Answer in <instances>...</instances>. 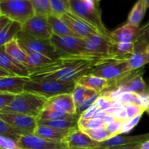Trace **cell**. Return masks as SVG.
<instances>
[{
	"label": "cell",
	"instance_id": "6da1fadb",
	"mask_svg": "<svg viewBox=\"0 0 149 149\" xmlns=\"http://www.w3.org/2000/svg\"><path fill=\"white\" fill-rule=\"evenodd\" d=\"M108 58L86 55L61 57L51 63L30 70L31 79L55 80L77 82L83 76L90 74L95 67Z\"/></svg>",
	"mask_w": 149,
	"mask_h": 149
},
{
	"label": "cell",
	"instance_id": "7a4b0ae2",
	"mask_svg": "<svg viewBox=\"0 0 149 149\" xmlns=\"http://www.w3.org/2000/svg\"><path fill=\"white\" fill-rule=\"evenodd\" d=\"M47 98L35 93L25 91L16 95L14 101L0 110V113H18L38 118L45 109Z\"/></svg>",
	"mask_w": 149,
	"mask_h": 149
},
{
	"label": "cell",
	"instance_id": "3957f363",
	"mask_svg": "<svg viewBox=\"0 0 149 149\" xmlns=\"http://www.w3.org/2000/svg\"><path fill=\"white\" fill-rule=\"evenodd\" d=\"M76 81L62 82L55 80L29 79L25 86V91L35 93L49 99L62 94H72Z\"/></svg>",
	"mask_w": 149,
	"mask_h": 149
},
{
	"label": "cell",
	"instance_id": "277c9868",
	"mask_svg": "<svg viewBox=\"0 0 149 149\" xmlns=\"http://www.w3.org/2000/svg\"><path fill=\"white\" fill-rule=\"evenodd\" d=\"M132 71L134 70L130 68L127 60L108 58L96 65L90 74L107 80L111 86L116 81L123 78Z\"/></svg>",
	"mask_w": 149,
	"mask_h": 149
},
{
	"label": "cell",
	"instance_id": "5b68a950",
	"mask_svg": "<svg viewBox=\"0 0 149 149\" xmlns=\"http://www.w3.org/2000/svg\"><path fill=\"white\" fill-rule=\"evenodd\" d=\"M0 15L23 25L35 13L30 0H0Z\"/></svg>",
	"mask_w": 149,
	"mask_h": 149
},
{
	"label": "cell",
	"instance_id": "8992f818",
	"mask_svg": "<svg viewBox=\"0 0 149 149\" xmlns=\"http://www.w3.org/2000/svg\"><path fill=\"white\" fill-rule=\"evenodd\" d=\"M69 11L78 17H81L97 29L103 36L109 38L110 32L103 24L101 18V11L100 7L97 9H90L82 0H68Z\"/></svg>",
	"mask_w": 149,
	"mask_h": 149
},
{
	"label": "cell",
	"instance_id": "52a82bcc",
	"mask_svg": "<svg viewBox=\"0 0 149 149\" xmlns=\"http://www.w3.org/2000/svg\"><path fill=\"white\" fill-rule=\"evenodd\" d=\"M15 39H17L25 50L39 52L53 61H56L60 58L50 39H39L31 36L23 31L19 32Z\"/></svg>",
	"mask_w": 149,
	"mask_h": 149
},
{
	"label": "cell",
	"instance_id": "ba28073f",
	"mask_svg": "<svg viewBox=\"0 0 149 149\" xmlns=\"http://www.w3.org/2000/svg\"><path fill=\"white\" fill-rule=\"evenodd\" d=\"M145 70L143 68L134 70L127 76L112 84L110 88L122 92H129L141 95L149 93L148 84L143 78ZM108 90V89H107Z\"/></svg>",
	"mask_w": 149,
	"mask_h": 149
},
{
	"label": "cell",
	"instance_id": "9c48e42d",
	"mask_svg": "<svg viewBox=\"0 0 149 149\" xmlns=\"http://www.w3.org/2000/svg\"><path fill=\"white\" fill-rule=\"evenodd\" d=\"M50 41L60 58L84 55V39L53 34Z\"/></svg>",
	"mask_w": 149,
	"mask_h": 149
},
{
	"label": "cell",
	"instance_id": "30bf717a",
	"mask_svg": "<svg viewBox=\"0 0 149 149\" xmlns=\"http://www.w3.org/2000/svg\"><path fill=\"white\" fill-rule=\"evenodd\" d=\"M113 45L111 39L103 35H94L84 39V55L98 58H111Z\"/></svg>",
	"mask_w": 149,
	"mask_h": 149
},
{
	"label": "cell",
	"instance_id": "8fae6325",
	"mask_svg": "<svg viewBox=\"0 0 149 149\" xmlns=\"http://www.w3.org/2000/svg\"><path fill=\"white\" fill-rule=\"evenodd\" d=\"M59 17L81 39H87L94 35H102L97 29L71 11L64 13Z\"/></svg>",
	"mask_w": 149,
	"mask_h": 149
},
{
	"label": "cell",
	"instance_id": "7c38bea8",
	"mask_svg": "<svg viewBox=\"0 0 149 149\" xmlns=\"http://www.w3.org/2000/svg\"><path fill=\"white\" fill-rule=\"evenodd\" d=\"M22 31L31 36L42 39L49 40L53 35L47 17L36 15L23 25Z\"/></svg>",
	"mask_w": 149,
	"mask_h": 149
},
{
	"label": "cell",
	"instance_id": "4fadbf2b",
	"mask_svg": "<svg viewBox=\"0 0 149 149\" xmlns=\"http://www.w3.org/2000/svg\"><path fill=\"white\" fill-rule=\"evenodd\" d=\"M17 143L22 149H67L62 141L45 139L34 134L22 135Z\"/></svg>",
	"mask_w": 149,
	"mask_h": 149
},
{
	"label": "cell",
	"instance_id": "5bb4252c",
	"mask_svg": "<svg viewBox=\"0 0 149 149\" xmlns=\"http://www.w3.org/2000/svg\"><path fill=\"white\" fill-rule=\"evenodd\" d=\"M0 119L16 127L26 134H33L38 126V119L34 116L18 113H0Z\"/></svg>",
	"mask_w": 149,
	"mask_h": 149
},
{
	"label": "cell",
	"instance_id": "9a60e30c",
	"mask_svg": "<svg viewBox=\"0 0 149 149\" xmlns=\"http://www.w3.org/2000/svg\"><path fill=\"white\" fill-rule=\"evenodd\" d=\"M67 149H90L99 147V143L93 141L79 128L73 130L63 141Z\"/></svg>",
	"mask_w": 149,
	"mask_h": 149
},
{
	"label": "cell",
	"instance_id": "2e32d148",
	"mask_svg": "<svg viewBox=\"0 0 149 149\" xmlns=\"http://www.w3.org/2000/svg\"><path fill=\"white\" fill-rule=\"evenodd\" d=\"M45 109L70 114H77V106L72 94H62L47 99Z\"/></svg>",
	"mask_w": 149,
	"mask_h": 149
},
{
	"label": "cell",
	"instance_id": "e0dca14e",
	"mask_svg": "<svg viewBox=\"0 0 149 149\" xmlns=\"http://www.w3.org/2000/svg\"><path fill=\"white\" fill-rule=\"evenodd\" d=\"M141 28L127 23L116 30L110 32L109 37L113 43H132L138 42Z\"/></svg>",
	"mask_w": 149,
	"mask_h": 149
},
{
	"label": "cell",
	"instance_id": "ac0fdd59",
	"mask_svg": "<svg viewBox=\"0 0 149 149\" xmlns=\"http://www.w3.org/2000/svg\"><path fill=\"white\" fill-rule=\"evenodd\" d=\"M0 67L4 68L14 77L30 78L29 68L10 58L5 52L3 47H0Z\"/></svg>",
	"mask_w": 149,
	"mask_h": 149
},
{
	"label": "cell",
	"instance_id": "d6986e66",
	"mask_svg": "<svg viewBox=\"0 0 149 149\" xmlns=\"http://www.w3.org/2000/svg\"><path fill=\"white\" fill-rule=\"evenodd\" d=\"M127 61L132 70L143 68L149 63V42H136L133 52Z\"/></svg>",
	"mask_w": 149,
	"mask_h": 149
},
{
	"label": "cell",
	"instance_id": "ffe728a7",
	"mask_svg": "<svg viewBox=\"0 0 149 149\" xmlns=\"http://www.w3.org/2000/svg\"><path fill=\"white\" fill-rule=\"evenodd\" d=\"M148 140L149 133L138 135H129V136H123V135H118L110 138L108 141L99 143L98 148L106 149L110 148V147L117 146L143 144Z\"/></svg>",
	"mask_w": 149,
	"mask_h": 149
},
{
	"label": "cell",
	"instance_id": "44dd1931",
	"mask_svg": "<svg viewBox=\"0 0 149 149\" xmlns=\"http://www.w3.org/2000/svg\"><path fill=\"white\" fill-rule=\"evenodd\" d=\"M30 78L21 77H10L0 78V92L20 95L25 92V86Z\"/></svg>",
	"mask_w": 149,
	"mask_h": 149
},
{
	"label": "cell",
	"instance_id": "7402d4cb",
	"mask_svg": "<svg viewBox=\"0 0 149 149\" xmlns=\"http://www.w3.org/2000/svg\"><path fill=\"white\" fill-rule=\"evenodd\" d=\"M77 83L94 90L98 94H102L111 86L110 82L107 80L91 74L83 76L77 81Z\"/></svg>",
	"mask_w": 149,
	"mask_h": 149
},
{
	"label": "cell",
	"instance_id": "603a6c76",
	"mask_svg": "<svg viewBox=\"0 0 149 149\" xmlns=\"http://www.w3.org/2000/svg\"><path fill=\"white\" fill-rule=\"evenodd\" d=\"M71 131L60 130L55 129V128L47 126V125L38 124L37 127L35 130V132L33 134L37 135V136L41 137V138H45V139L55 141H62L63 142L64 138L67 136V135Z\"/></svg>",
	"mask_w": 149,
	"mask_h": 149
},
{
	"label": "cell",
	"instance_id": "cb8c5ba5",
	"mask_svg": "<svg viewBox=\"0 0 149 149\" xmlns=\"http://www.w3.org/2000/svg\"><path fill=\"white\" fill-rule=\"evenodd\" d=\"M4 47L6 53L13 58L15 61L23 64L27 66V54L25 52L24 49L21 47L17 39H13L10 42L1 46Z\"/></svg>",
	"mask_w": 149,
	"mask_h": 149
},
{
	"label": "cell",
	"instance_id": "d4e9b609",
	"mask_svg": "<svg viewBox=\"0 0 149 149\" xmlns=\"http://www.w3.org/2000/svg\"><path fill=\"white\" fill-rule=\"evenodd\" d=\"M22 29L23 25L10 20L4 27L0 29V47L15 39Z\"/></svg>",
	"mask_w": 149,
	"mask_h": 149
},
{
	"label": "cell",
	"instance_id": "484cf974",
	"mask_svg": "<svg viewBox=\"0 0 149 149\" xmlns=\"http://www.w3.org/2000/svg\"><path fill=\"white\" fill-rule=\"evenodd\" d=\"M48 22L52 29V33L58 36H69L79 37L59 17L54 15H50L47 17Z\"/></svg>",
	"mask_w": 149,
	"mask_h": 149
},
{
	"label": "cell",
	"instance_id": "4316f807",
	"mask_svg": "<svg viewBox=\"0 0 149 149\" xmlns=\"http://www.w3.org/2000/svg\"><path fill=\"white\" fill-rule=\"evenodd\" d=\"M134 47L135 44L132 43H113L111 57L113 59L128 61L133 52Z\"/></svg>",
	"mask_w": 149,
	"mask_h": 149
},
{
	"label": "cell",
	"instance_id": "83f0119b",
	"mask_svg": "<svg viewBox=\"0 0 149 149\" xmlns=\"http://www.w3.org/2000/svg\"><path fill=\"white\" fill-rule=\"evenodd\" d=\"M147 6L143 0H138L134 4L128 15L127 23L134 26L139 27L140 23L142 21L146 13Z\"/></svg>",
	"mask_w": 149,
	"mask_h": 149
},
{
	"label": "cell",
	"instance_id": "f1b7e54d",
	"mask_svg": "<svg viewBox=\"0 0 149 149\" xmlns=\"http://www.w3.org/2000/svg\"><path fill=\"white\" fill-rule=\"evenodd\" d=\"M79 116L77 114H70L63 112L57 111L49 109H45L39 117L38 120H60V119H66V120H79Z\"/></svg>",
	"mask_w": 149,
	"mask_h": 149
},
{
	"label": "cell",
	"instance_id": "f546056e",
	"mask_svg": "<svg viewBox=\"0 0 149 149\" xmlns=\"http://www.w3.org/2000/svg\"><path fill=\"white\" fill-rule=\"evenodd\" d=\"M98 94L94 90L89 89L84 86L76 83L75 88L72 93L73 97H74V102H75L77 109L79 106H81L84 101H86L88 99L91 98L95 95Z\"/></svg>",
	"mask_w": 149,
	"mask_h": 149
},
{
	"label": "cell",
	"instance_id": "4dcf8cb0",
	"mask_svg": "<svg viewBox=\"0 0 149 149\" xmlns=\"http://www.w3.org/2000/svg\"><path fill=\"white\" fill-rule=\"evenodd\" d=\"M79 120H66V119H60V120H38L39 125H47L60 130L71 131L79 128Z\"/></svg>",
	"mask_w": 149,
	"mask_h": 149
},
{
	"label": "cell",
	"instance_id": "1f68e13d",
	"mask_svg": "<svg viewBox=\"0 0 149 149\" xmlns=\"http://www.w3.org/2000/svg\"><path fill=\"white\" fill-rule=\"evenodd\" d=\"M25 52L27 54V66L29 70L47 65L54 61L53 60L39 52L26 50H25Z\"/></svg>",
	"mask_w": 149,
	"mask_h": 149
},
{
	"label": "cell",
	"instance_id": "d6a6232c",
	"mask_svg": "<svg viewBox=\"0 0 149 149\" xmlns=\"http://www.w3.org/2000/svg\"><path fill=\"white\" fill-rule=\"evenodd\" d=\"M23 135H27V134L19 128L0 119V135L7 137L17 142L19 138Z\"/></svg>",
	"mask_w": 149,
	"mask_h": 149
},
{
	"label": "cell",
	"instance_id": "836d02e7",
	"mask_svg": "<svg viewBox=\"0 0 149 149\" xmlns=\"http://www.w3.org/2000/svg\"><path fill=\"white\" fill-rule=\"evenodd\" d=\"M36 15L48 17L52 15L50 0H30Z\"/></svg>",
	"mask_w": 149,
	"mask_h": 149
},
{
	"label": "cell",
	"instance_id": "e575fe53",
	"mask_svg": "<svg viewBox=\"0 0 149 149\" xmlns=\"http://www.w3.org/2000/svg\"><path fill=\"white\" fill-rule=\"evenodd\" d=\"M108 125L103 119H81L78 122V127L80 130H97L106 128Z\"/></svg>",
	"mask_w": 149,
	"mask_h": 149
},
{
	"label": "cell",
	"instance_id": "d590c367",
	"mask_svg": "<svg viewBox=\"0 0 149 149\" xmlns=\"http://www.w3.org/2000/svg\"><path fill=\"white\" fill-rule=\"evenodd\" d=\"M83 132H85L90 138L96 142L101 143L108 141L110 138H113V135L108 131L106 128L97 130H83Z\"/></svg>",
	"mask_w": 149,
	"mask_h": 149
},
{
	"label": "cell",
	"instance_id": "8d00e7d4",
	"mask_svg": "<svg viewBox=\"0 0 149 149\" xmlns=\"http://www.w3.org/2000/svg\"><path fill=\"white\" fill-rule=\"evenodd\" d=\"M50 4L52 15L58 17L69 11L68 1L65 0H50Z\"/></svg>",
	"mask_w": 149,
	"mask_h": 149
},
{
	"label": "cell",
	"instance_id": "74e56055",
	"mask_svg": "<svg viewBox=\"0 0 149 149\" xmlns=\"http://www.w3.org/2000/svg\"><path fill=\"white\" fill-rule=\"evenodd\" d=\"M123 106L125 107V111H126L127 119H132V118L140 116V115H143V113L146 111L143 108L137 106V105L125 104Z\"/></svg>",
	"mask_w": 149,
	"mask_h": 149
},
{
	"label": "cell",
	"instance_id": "f35d334b",
	"mask_svg": "<svg viewBox=\"0 0 149 149\" xmlns=\"http://www.w3.org/2000/svg\"><path fill=\"white\" fill-rule=\"evenodd\" d=\"M141 116H142V115H140V116H135L132 119L124 120L122 125V129H121V134L127 133V132H130L138 125L140 119H141Z\"/></svg>",
	"mask_w": 149,
	"mask_h": 149
},
{
	"label": "cell",
	"instance_id": "ab89813d",
	"mask_svg": "<svg viewBox=\"0 0 149 149\" xmlns=\"http://www.w3.org/2000/svg\"><path fill=\"white\" fill-rule=\"evenodd\" d=\"M100 96V94H97L93 96V97H92L91 98L88 99L86 101H84L81 106H79L77 109V114L80 117L86 111L88 110L91 106H93L95 103V102L97 101V100L99 98Z\"/></svg>",
	"mask_w": 149,
	"mask_h": 149
},
{
	"label": "cell",
	"instance_id": "60d3db41",
	"mask_svg": "<svg viewBox=\"0 0 149 149\" xmlns=\"http://www.w3.org/2000/svg\"><path fill=\"white\" fill-rule=\"evenodd\" d=\"M0 149H22L17 142L7 137L0 135Z\"/></svg>",
	"mask_w": 149,
	"mask_h": 149
},
{
	"label": "cell",
	"instance_id": "b9f144b4",
	"mask_svg": "<svg viewBox=\"0 0 149 149\" xmlns=\"http://www.w3.org/2000/svg\"><path fill=\"white\" fill-rule=\"evenodd\" d=\"M15 95L0 92V110L8 107L15 98Z\"/></svg>",
	"mask_w": 149,
	"mask_h": 149
},
{
	"label": "cell",
	"instance_id": "7bdbcfd3",
	"mask_svg": "<svg viewBox=\"0 0 149 149\" xmlns=\"http://www.w3.org/2000/svg\"><path fill=\"white\" fill-rule=\"evenodd\" d=\"M124 120H121V119H117L113 121L112 123L109 124L107 126L106 129L108 130L109 132L113 135V137L116 135H120L121 134V129H122V125L123 123Z\"/></svg>",
	"mask_w": 149,
	"mask_h": 149
},
{
	"label": "cell",
	"instance_id": "ee69618b",
	"mask_svg": "<svg viewBox=\"0 0 149 149\" xmlns=\"http://www.w3.org/2000/svg\"><path fill=\"white\" fill-rule=\"evenodd\" d=\"M138 42H149V22L140 29Z\"/></svg>",
	"mask_w": 149,
	"mask_h": 149
},
{
	"label": "cell",
	"instance_id": "f6af8a7d",
	"mask_svg": "<svg viewBox=\"0 0 149 149\" xmlns=\"http://www.w3.org/2000/svg\"><path fill=\"white\" fill-rule=\"evenodd\" d=\"M100 111H102V110H100V109H99L95 104H94L93 106H91L88 110L84 112L81 116H80V118H81V119H91V118H93V116H94L96 113H97V112Z\"/></svg>",
	"mask_w": 149,
	"mask_h": 149
},
{
	"label": "cell",
	"instance_id": "bcb514c9",
	"mask_svg": "<svg viewBox=\"0 0 149 149\" xmlns=\"http://www.w3.org/2000/svg\"><path fill=\"white\" fill-rule=\"evenodd\" d=\"M141 144H131V145L117 146L108 148L106 149H141Z\"/></svg>",
	"mask_w": 149,
	"mask_h": 149
},
{
	"label": "cell",
	"instance_id": "7dc6e473",
	"mask_svg": "<svg viewBox=\"0 0 149 149\" xmlns=\"http://www.w3.org/2000/svg\"><path fill=\"white\" fill-rule=\"evenodd\" d=\"M14 77L12 75L9 71L4 69V68L0 67V78H4V77Z\"/></svg>",
	"mask_w": 149,
	"mask_h": 149
},
{
	"label": "cell",
	"instance_id": "c3c4849f",
	"mask_svg": "<svg viewBox=\"0 0 149 149\" xmlns=\"http://www.w3.org/2000/svg\"><path fill=\"white\" fill-rule=\"evenodd\" d=\"M141 149H149V140L148 141H146L143 144H141Z\"/></svg>",
	"mask_w": 149,
	"mask_h": 149
},
{
	"label": "cell",
	"instance_id": "681fc988",
	"mask_svg": "<svg viewBox=\"0 0 149 149\" xmlns=\"http://www.w3.org/2000/svg\"><path fill=\"white\" fill-rule=\"evenodd\" d=\"M144 1V3L146 4V5L147 6V7L149 8V0H143Z\"/></svg>",
	"mask_w": 149,
	"mask_h": 149
},
{
	"label": "cell",
	"instance_id": "f907efd6",
	"mask_svg": "<svg viewBox=\"0 0 149 149\" xmlns=\"http://www.w3.org/2000/svg\"><path fill=\"white\" fill-rule=\"evenodd\" d=\"M90 149H104V148H90Z\"/></svg>",
	"mask_w": 149,
	"mask_h": 149
},
{
	"label": "cell",
	"instance_id": "816d5d0a",
	"mask_svg": "<svg viewBox=\"0 0 149 149\" xmlns=\"http://www.w3.org/2000/svg\"><path fill=\"white\" fill-rule=\"evenodd\" d=\"M146 112H147V113H148V114L149 115V109H148V110H147V111H146Z\"/></svg>",
	"mask_w": 149,
	"mask_h": 149
},
{
	"label": "cell",
	"instance_id": "f5cc1de1",
	"mask_svg": "<svg viewBox=\"0 0 149 149\" xmlns=\"http://www.w3.org/2000/svg\"><path fill=\"white\" fill-rule=\"evenodd\" d=\"M96 1H100V0H96Z\"/></svg>",
	"mask_w": 149,
	"mask_h": 149
},
{
	"label": "cell",
	"instance_id": "db71d44e",
	"mask_svg": "<svg viewBox=\"0 0 149 149\" xmlns=\"http://www.w3.org/2000/svg\"><path fill=\"white\" fill-rule=\"evenodd\" d=\"M148 86H149V81H148Z\"/></svg>",
	"mask_w": 149,
	"mask_h": 149
},
{
	"label": "cell",
	"instance_id": "11a10c76",
	"mask_svg": "<svg viewBox=\"0 0 149 149\" xmlns=\"http://www.w3.org/2000/svg\"><path fill=\"white\" fill-rule=\"evenodd\" d=\"M65 1H68V0H65Z\"/></svg>",
	"mask_w": 149,
	"mask_h": 149
}]
</instances>
